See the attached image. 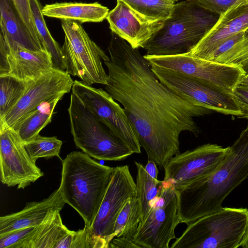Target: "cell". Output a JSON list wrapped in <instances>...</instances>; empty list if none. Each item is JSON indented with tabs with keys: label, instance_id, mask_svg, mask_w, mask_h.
<instances>
[{
	"label": "cell",
	"instance_id": "1",
	"mask_svg": "<svg viewBox=\"0 0 248 248\" xmlns=\"http://www.w3.org/2000/svg\"><path fill=\"white\" fill-rule=\"evenodd\" d=\"M108 50L105 90L123 106L148 159L164 169L180 153L182 132L196 137L200 134L193 118L213 111L171 91L158 79L138 48L112 31Z\"/></svg>",
	"mask_w": 248,
	"mask_h": 248
},
{
	"label": "cell",
	"instance_id": "2",
	"mask_svg": "<svg viewBox=\"0 0 248 248\" xmlns=\"http://www.w3.org/2000/svg\"><path fill=\"white\" fill-rule=\"evenodd\" d=\"M248 176V124L215 171L176 188L180 222L187 225L220 210L225 199Z\"/></svg>",
	"mask_w": 248,
	"mask_h": 248
},
{
	"label": "cell",
	"instance_id": "3",
	"mask_svg": "<svg viewBox=\"0 0 248 248\" xmlns=\"http://www.w3.org/2000/svg\"><path fill=\"white\" fill-rule=\"evenodd\" d=\"M114 167L102 165L84 152L74 151L62 161L59 187L65 203L90 228L110 182Z\"/></svg>",
	"mask_w": 248,
	"mask_h": 248
},
{
	"label": "cell",
	"instance_id": "4",
	"mask_svg": "<svg viewBox=\"0 0 248 248\" xmlns=\"http://www.w3.org/2000/svg\"><path fill=\"white\" fill-rule=\"evenodd\" d=\"M219 17L192 0L175 4L170 16L146 44L147 55L189 53L211 30Z\"/></svg>",
	"mask_w": 248,
	"mask_h": 248
},
{
	"label": "cell",
	"instance_id": "5",
	"mask_svg": "<svg viewBox=\"0 0 248 248\" xmlns=\"http://www.w3.org/2000/svg\"><path fill=\"white\" fill-rule=\"evenodd\" d=\"M248 230V209L222 207L187 225L170 248H237Z\"/></svg>",
	"mask_w": 248,
	"mask_h": 248
},
{
	"label": "cell",
	"instance_id": "6",
	"mask_svg": "<svg viewBox=\"0 0 248 248\" xmlns=\"http://www.w3.org/2000/svg\"><path fill=\"white\" fill-rule=\"evenodd\" d=\"M68 112L76 147L91 157L101 160L121 161L133 154L73 92Z\"/></svg>",
	"mask_w": 248,
	"mask_h": 248
},
{
	"label": "cell",
	"instance_id": "7",
	"mask_svg": "<svg viewBox=\"0 0 248 248\" xmlns=\"http://www.w3.org/2000/svg\"><path fill=\"white\" fill-rule=\"evenodd\" d=\"M64 41L62 52L65 71L84 83L106 85L108 75L102 62L108 60L104 51L90 38L77 21L62 20Z\"/></svg>",
	"mask_w": 248,
	"mask_h": 248
},
{
	"label": "cell",
	"instance_id": "8",
	"mask_svg": "<svg viewBox=\"0 0 248 248\" xmlns=\"http://www.w3.org/2000/svg\"><path fill=\"white\" fill-rule=\"evenodd\" d=\"M160 195L153 201L146 218L140 222L133 242L142 248H169L176 237L174 230L181 223L178 198L173 183L163 180Z\"/></svg>",
	"mask_w": 248,
	"mask_h": 248
},
{
	"label": "cell",
	"instance_id": "9",
	"mask_svg": "<svg viewBox=\"0 0 248 248\" xmlns=\"http://www.w3.org/2000/svg\"><path fill=\"white\" fill-rule=\"evenodd\" d=\"M144 57L150 66L192 77L230 93H233L246 74L238 66L220 63L186 54L163 56L145 55Z\"/></svg>",
	"mask_w": 248,
	"mask_h": 248
},
{
	"label": "cell",
	"instance_id": "10",
	"mask_svg": "<svg viewBox=\"0 0 248 248\" xmlns=\"http://www.w3.org/2000/svg\"><path fill=\"white\" fill-rule=\"evenodd\" d=\"M71 90L133 153H141V146L133 124L124 108L107 91L77 80L74 81Z\"/></svg>",
	"mask_w": 248,
	"mask_h": 248
},
{
	"label": "cell",
	"instance_id": "11",
	"mask_svg": "<svg viewBox=\"0 0 248 248\" xmlns=\"http://www.w3.org/2000/svg\"><path fill=\"white\" fill-rule=\"evenodd\" d=\"M136 184L128 165L114 168L97 214L90 228L94 248H108L116 218L127 201L136 196Z\"/></svg>",
	"mask_w": 248,
	"mask_h": 248
},
{
	"label": "cell",
	"instance_id": "12",
	"mask_svg": "<svg viewBox=\"0 0 248 248\" xmlns=\"http://www.w3.org/2000/svg\"><path fill=\"white\" fill-rule=\"evenodd\" d=\"M151 67L158 79L179 96L194 100L213 111L238 117L242 115L241 108L232 93L189 76L155 66Z\"/></svg>",
	"mask_w": 248,
	"mask_h": 248
},
{
	"label": "cell",
	"instance_id": "13",
	"mask_svg": "<svg viewBox=\"0 0 248 248\" xmlns=\"http://www.w3.org/2000/svg\"><path fill=\"white\" fill-rule=\"evenodd\" d=\"M73 82L65 71L52 68L43 73L30 81L17 103L0 120V124L15 128L43 102L69 93Z\"/></svg>",
	"mask_w": 248,
	"mask_h": 248
},
{
	"label": "cell",
	"instance_id": "14",
	"mask_svg": "<svg viewBox=\"0 0 248 248\" xmlns=\"http://www.w3.org/2000/svg\"><path fill=\"white\" fill-rule=\"evenodd\" d=\"M0 181L8 187L24 189L44 175L13 128L0 124Z\"/></svg>",
	"mask_w": 248,
	"mask_h": 248
},
{
	"label": "cell",
	"instance_id": "15",
	"mask_svg": "<svg viewBox=\"0 0 248 248\" xmlns=\"http://www.w3.org/2000/svg\"><path fill=\"white\" fill-rule=\"evenodd\" d=\"M230 152V146L208 143L173 156L164 168V180L175 189L188 182L211 174Z\"/></svg>",
	"mask_w": 248,
	"mask_h": 248
},
{
	"label": "cell",
	"instance_id": "16",
	"mask_svg": "<svg viewBox=\"0 0 248 248\" xmlns=\"http://www.w3.org/2000/svg\"><path fill=\"white\" fill-rule=\"evenodd\" d=\"M52 68V57L46 49L31 50L0 39V75H8L30 80Z\"/></svg>",
	"mask_w": 248,
	"mask_h": 248
},
{
	"label": "cell",
	"instance_id": "17",
	"mask_svg": "<svg viewBox=\"0 0 248 248\" xmlns=\"http://www.w3.org/2000/svg\"><path fill=\"white\" fill-rule=\"evenodd\" d=\"M106 19L111 31L134 48H144L165 21L150 20L135 12L122 0H117L116 6L109 12Z\"/></svg>",
	"mask_w": 248,
	"mask_h": 248
},
{
	"label": "cell",
	"instance_id": "18",
	"mask_svg": "<svg viewBox=\"0 0 248 248\" xmlns=\"http://www.w3.org/2000/svg\"><path fill=\"white\" fill-rule=\"evenodd\" d=\"M248 31V0L240 1L219 15L214 26L186 54L208 60L231 36Z\"/></svg>",
	"mask_w": 248,
	"mask_h": 248
},
{
	"label": "cell",
	"instance_id": "19",
	"mask_svg": "<svg viewBox=\"0 0 248 248\" xmlns=\"http://www.w3.org/2000/svg\"><path fill=\"white\" fill-rule=\"evenodd\" d=\"M65 203L59 188L41 201L27 203L22 210L0 217V235L36 227L44 220L49 210L61 211Z\"/></svg>",
	"mask_w": 248,
	"mask_h": 248
},
{
	"label": "cell",
	"instance_id": "20",
	"mask_svg": "<svg viewBox=\"0 0 248 248\" xmlns=\"http://www.w3.org/2000/svg\"><path fill=\"white\" fill-rule=\"evenodd\" d=\"M42 12L44 16L82 23L102 22L109 11L98 2H57L46 4Z\"/></svg>",
	"mask_w": 248,
	"mask_h": 248
},
{
	"label": "cell",
	"instance_id": "21",
	"mask_svg": "<svg viewBox=\"0 0 248 248\" xmlns=\"http://www.w3.org/2000/svg\"><path fill=\"white\" fill-rule=\"evenodd\" d=\"M0 39L34 51L45 49L29 33L10 0H0Z\"/></svg>",
	"mask_w": 248,
	"mask_h": 248
},
{
	"label": "cell",
	"instance_id": "22",
	"mask_svg": "<svg viewBox=\"0 0 248 248\" xmlns=\"http://www.w3.org/2000/svg\"><path fill=\"white\" fill-rule=\"evenodd\" d=\"M60 211H49L42 223L35 227L27 248H54L57 242L71 231L63 224Z\"/></svg>",
	"mask_w": 248,
	"mask_h": 248
},
{
	"label": "cell",
	"instance_id": "23",
	"mask_svg": "<svg viewBox=\"0 0 248 248\" xmlns=\"http://www.w3.org/2000/svg\"><path fill=\"white\" fill-rule=\"evenodd\" d=\"M236 65L248 72V31L234 34L226 40L208 60Z\"/></svg>",
	"mask_w": 248,
	"mask_h": 248
},
{
	"label": "cell",
	"instance_id": "24",
	"mask_svg": "<svg viewBox=\"0 0 248 248\" xmlns=\"http://www.w3.org/2000/svg\"><path fill=\"white\" fill-rule=\"evenodd\" d=\"M63 95L56 97L43 102L31 114L13 129L23 142L39 135L40 132L51 122L55 108Z\"/></svg>",
	"mask_w": 248,
	"mask_h": 248
},
{
	"label": "cell",
	"instance_id": "25",
	"mask_svg": "<svg viewBox=\"0 0 248 248\" xmlns=\"http://www.w3.org/2000/svg\"><path fill=\"white\" fill-rule=\"evenodd\" d=\"M134 162L137 170L136 196L140 199L141 222L150 212L152 202L160 195L164 181L152 177L142 164L136 161Z\"/></svg>",
	"mask_w": 248,
	"mask_h": 248
},
{
	"label": "cell",
	"instance_id": "26",
	"mask_svg": "<svg viewBox=\"0 0 248 248\" xmlns=\"http://www.w3.org/2000/svg\"><path fill=\"white\" fill-rule=\"evenodd\" d=\"M141 219L140 199L135 196L129 199L120 211L115 222L113 237L132 240Z\"/></svg>",
	"mask_w": 248,
	"mask_h": 248
},
{
	"label": "cell",
	"instance_id": "27",
	"mask_svg": "<svg viewBox=\"0 0 248 248\" xmlns=\"http://www.w3.org/2000/svg\"><path fill=\"white\" fill-rule=\"evenodd\" d=\"M34 24L44 47L50 54L53 67L65 71L62 48L52 37L48 30L38 0H30Z\"/></svg>",
	"mask_w": 248,
	"mask_h": 248
},
{
	"label": "cell",
	"instance_id": "28",
	"mask_svg": "<svg viewBox=\"0 0 248 248\" xmlns=\"http://www.w3.org/2000/svg\"><path fill=\"white\" fill-rule=\"evenodd\" d=\"M8 75H0V120L17 103L30 83Z\"/></svg>",
	"mask_w": 248,
	"mask_h": 248
},
{
	"label": "cell",
	"instance_id": "29",
	"mask_svg": "<svg viewBox=\"0 0 248 248\" xmlns=\"http://www.w3.org/2000/svg\"><path fill=\"white\" fill-rule=\"evenodd\" d=\"M122 0L135 12L152 21L167 19L175 4L170 0Z\"/></svg>",
	"mask_w": 248,
	"mask_h": 248
},
{
	"label": "cell",
	"instance_id": "30",
	"mask_svg": "<svg viewBox=\"0 0 248 248\" xmlns=\"http://www.w3.org/2000/svg\"><path fill=\"white\" fill-rule=\"evenodd\" d=\"M25 147L31 158L35 161L41 157H60L62 141L56 137H44L39 134L24 142Z\"/></svg>",
	"mask_w": 248,
	"mask_h": 248
},
{
	"label": "cell",
	"instance_id": "31",
	"mask_svg": "<svg viewBox=\"0 0 248 248\" xmlns=\"http://www.w3.org/2000/svg\"><path fill=\"white\" fill-rule=\"evenodd\" d=\"M10 0L31 36L37 43L42 45L33 20L30 0Z\"/></svg>",
	"mask_w": 248,
	"mask_h": 248
},
{
	"label": "cell",
	"instance_id": "32",
	"mask_svg": "<svg viewBox=\"0 0 248 248\" xmlns=\"http://www.w3.org/2000/svg\"><path fill=\"white\" fill-rule=\"evenodd\" d=\"M36 227L16 230L0 235V248H24Z\"/></svg>",
	"mask_w": 248,
	"mask_h": 248
},
{
	"label": "cell",
	"instance_id": "33",
	"mask_svg": "<svg viewBox=\"0 0 248 248\" xmlns=\"http://www.w3.org/2000/svg\"><path fill=\"white\" fill-rule=\"evenodd\" d=\"M203 8L220 15L244 0H192Z\"/></svg>",
	"mask_w": 248,
	"mask_h": 248
},
{
	"label": "cell",
	"instance_id": "34",
	"mask_svg": "<svg viewBox=\"0 0 248 248\" xmlns=\"http://www.w3.org/2000/svg\"><path fill=\"white\" fill-rule=\"evenodd\" d=\"M232 93L243 112L242 115L238 118L248 119V86L239 84L233 90Z\"/></svg>",
	"mask_w": 248,
	"mask_h": 248
},
{
	"label": "cell",
	"instance_id": "35",
	"mask_svg": "<svg viewBox=\"0 0 248 248\" xmlns=\"http://www.w3.org/2000/svg\"><path fill=\"white\" fill-rule=\"evenodd\" d=\"M109 248H138L132 240L123 238H114L109 244Z\"/></svg>",
	"mask_w": 248,
	"mask_h": 248
},
{
	"label": "cell",
	"instance_id": "36",
	"mask_svg": "<svg viewBox=\"0 0 248 248\" xmlns=\"http://www.w3.org/2000/svg\"><path fill=\"white\" fill-rule=\"evenodd\" d=\"M145 169L147 172L154 178L157 179L158 170L155 162L151 159H148Z\"/></svg>",
	"mask_w": 248,
	"mask_h": 248
},
{
	"label": "cell",
	"instance_id": "37",
	"mask_svg": "<svg viewBox=\"0 0 248 248\" xmlns=\"http://www.w3.org/2000/svg\"><path fill=\"white\" fill-rule=\"evenodd\" d=\"M240 247L248 248V230L241 243Z\"/></svg>",
	"mask_w": 248,
	"mask_h": 248
},
{
	"label": "cell",
	"instance_id": "38",
	"mask_svg": "<svg viewBox=\"0 0 248 248\" xmlns=\"http://www.w3.org/2000/svg\"><path fill=\"white\" fill-rule=\"evenodd\" d=\"M240 85L248 86V72L243 78L239 83Z\"/></svg>",
	"mask_w": 248,
	"mask_h": 248
},
{
	"label": "cell",
	"instance_id": "39",
	"mask_svg": "<svg viewBox=\"0 0 248 248\" xmlns=\"http://www.w3.org/2000/svg\"><path fill=\"white\" fill-rule=\"evenodd\" d=\"M170 0L173 1L175 2L177 1L178 0Z\"/></svg>",
	"mask_w": 248,
	"mask_h": 248
}]
</instances>
